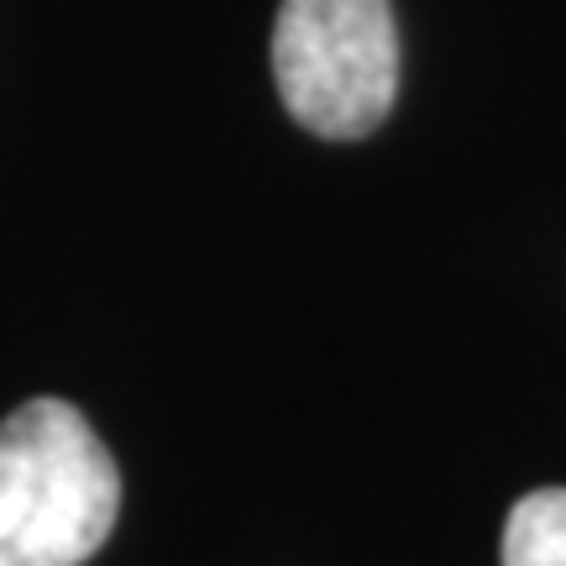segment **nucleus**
Returning a JSON list of instances; mask_svg holds the SVG:
<instances>
[{
    "label": "nucleus",
    "instance_id": "3",
    "mask_svg": "<svg viewBox=\"0 0 566 566\" xmlns=\"http://www.w3.org/2000/svg\"><path fill=\"white\" fill-rule=\"evenodd\" d=\"M504 566H566V488H535L509 509Z\"/></svg>",
    "mask_w": 566,
    "mask_h": 566
},
{
    "label": "nucleus",
    "instance_id": "1",
    "mask_svg": "<svg viewBox=\"0 0 566 566\" xmlns=\"http://www.w3.org/2000/svg\"><path fill=\"white\" fill-rule=\"evenodd\" d=\"M122 514V472L69 399L0 420V566H84Z\"/></svg>",
    "mask_w": 566,
    "mask_h": 566
},
{
    "label": "nucleus",
    "instance_id": "2",
    "mask_svg": "<svg viewBox=\"0 0 566 566\" xmlns=\"http://www.w3.org/2000/svg\"><path fill=\"white\" fill-rule=\"evenodd\" d=\"M283 111L325 142L378 132L399 95V27L388 0H283L273 21Z\"/></svg>",
    "mask_w": 566,
    "mask_h": 566
}]
</instances>
